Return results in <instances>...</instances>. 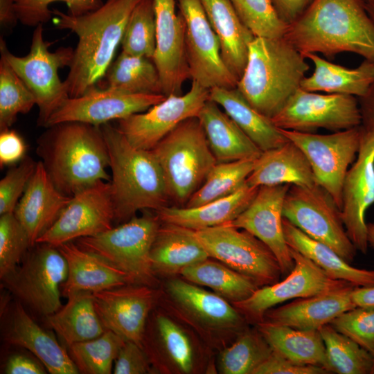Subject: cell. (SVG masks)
I'll return each instance as SVG.
<instances>
[{
	"mask_svg": "<svg viewBox=\"0 0 374 374\" xmlns=\"http://www.w3.org/2000/svg\"><path fill=\"white\" fill-rule=\"evenodd\" d=\"M283 37L303 55L348 52L374 63V21L362 0H313Z\"/></svg>",
	"mask_w": 374,
	"mask_h": 374,
	"instance_id": "6da1fadb",
	"label": "cell"
},
{
	"mask_svg": "<svg viewBox=\"0 0 374 374\" xmlns=\"http://www.w3.org/2000/svg\"><path fill=\"white\" fill-rule=\"evenodd\" d=\"M139 0H107L98 8L81 15L53 10L59 29L77 35L64 84L71 98L82 95L105 76L123 36L129 16Z\"/></svg>",
	"mask_w": 374,
	"mask_h": 374,
	"instance_id": "7a4b0ae2",
	"label": "cell"
},
{
	"mask_svg": "<svg viewBox=\"0 0 374 374\" xmlns=\"http://www.w3.org/2000/svg\"><path fill=\"white\" fill-rule=\"evenodd\" d=\"M37 153L55 187L73 196L98 181H110L109 156L100 126L64 122L48 127Z\"/></svg>",
	"mask_w": 374,
	"mask_h": 374,
	"instance_id": "3957f363",
	"label": "cell"
},
{
	"mask_svg": "<svg viewBox=\"0 0 374 374\" xmlns=\"http://www.w3.org/2000/svg\"><path fill=\"white\" fill-rule=\"evenodd\" d=\"M108 149L111 187L117 224L139 211H154L170 199L161 168L151 150L137 148L109 123L100 126Z\"/></svg>",
	"mask_w": 374,
	"mask_h": 374,
	"instance_id": "277c9868",
	"label": "cell"
},
{
	"mask_svg": "<svg viewBox=\"0 0 374 374\" xmlns=\"http://www.w3.org/2000/svg\"><path fill=\"white\" fill-rule=\"evenodd\" d=\"M309 64L284 37H255L237 89L257 111L271 118L300 88Z\"/></svg>",
	"mask_w": 374,
	"mask_h": 374,
	"instance_id": "5b68a950",
	"label": "cell"
},
{
	"mask_svg": "<svg viewBox=\"0 0 374 374\" xmlns=\"http://www.w3.org/2000/svg\"><path fill=\"white\" fill-rule=\"evenodd\" d=\"M158 304L189 326L217 353L250 324L231 303L181 276L161 280Z\"/></svg>",
	"mask_w": 374,
	"mask_h": 374,
	"instance_id": "8992f818",
	"label": "cell"
},
{
	"mask_svg": "<svg viewBox=\"0 0 374 374\" xmlns=\"http://www.w3.org/2000/svg\"><path fill=\"white\" fill-rule=\"evenodd\" d=\"M155 374H213L217 353L185 323L157 304L141 340Z\"/></svg>",
	"mask_w": 374,
	"mask_h": 374,
	"instance_id": "52a82bcc",
	"label": "cell"
},
{
	"mask_svg": "<svg viewBox=\"0 0 374 374\" xmlns=\"http://www.w3.org/2000/svg\"><path fill=\"white\" fill-rule=\"evenodd\" d=\"M151 151L161 168L170 201L180 207L217 163L197 117L182 121Z\"/></svg>",
	"mask_w": 374,
	"mask_h": 374,
	"instance_id": "ba28073f",
	"label": "cell"
},
{
	"mask_svg": "<svg viewBox=\"0 0 374 374\" xmlns=\"http://www.w3.org/2000/svg\"><path fill=\"white\" fill-rule=\"evenodd\" d=\"M143 212L117 226L73 242L127 274L134 283L159 287L161 280L152 271L150 251L161 221L155 211Z\"/></svg>",
	"mask_w": 374,
	"mask_h": 374,
	"instance_id": "9c48e42d",
	"label": "cell"
},
{
	"mask_svg": "<svg viewBox=\"0 0 374 374\" xmlns=\"http://www.w3.org/2000/svg\"><path fill=\"white\" fill-rule=\"evenodd\" d=\"M43 33V24L35 26L30 51L25 56L12 54L2 38L0 52L1 57L6 60L35 96L39 108L37 124L45 127L50 116L69 97L58 71L69 66L74 50L71 47H60L53 52L50 51L51 43L44 40Z\"/></svg>",
	"mask_w": 374,
	"mask_h": 374,
	"instance_id": "30bf717a",
	"label": "cell"
},
{
	"mask_svg": "<svg viewBox=\"0 0 374 374\" xmlns=\"http://www.w3.org/2000/svg\"><path fill=\"white\" fill-rule=\"evenodd\" d=\"M33 247L14 271L0 278L24 307L45 317L62 306L61 287L67 277V263L57 247L37 243Z\"/></svg>",
	"mask_w": 374,
	"mask_h": 374,
	"instance_id": "8fae6325",
	"label": "cell"
},
{
	"mask_svg": "<svg viewBox=\"0 0 374 374\" xmlns=\"http://www.w3.org/2000/svg\"><path fill=\"white\" fill-rule=\"evenodd\" d=\"M283 216L311 238L330 247L348 262L357 249L349 238L341 210L321 186L291 185L285 197Z\"/></svg>",
	"mask_w": 374,
	"mask_h": 374,
	"instance_id": "7c38bea8",
	"label": "cell"
},
{
	"mask_svg": "<svg viewBox=\"0 0 374 374\" xmlns=\"http://www.w3.org/2000/svg\"><path fill=\"white\" fill-rule=\"evenodd\" d=\"M195 231L209 257L251 278L259 287L278 282L282 272L276 256L250 232L229 223Z\"/></svg>",
	"mask_w": 374,
	"mask_h": 374,
	"instance_id": "4fadbf2b",
	"label": "cell"
},
{
	"mask_svg": "<svg viewBox=\"0 0 374 374\" xmlns=\"http://www.w3.org/2000/svg\"><path fill=\"white\" fill-rule=\"evenodd\" d=\"M271 120L282 130L315 133L323 128L338 132L362 125L358 98L321 94L299 88Z\"/></svg>",
	"mask_w": 374,
	"mask_h": 374,
	"instance_id": "5bb4252c",
	"label": "cell"
},
{
	"mask_svg": "<svg viewBox=\"0 0 374 374\" xmlns=\"http://www.w3.org/2000/svg\"><path fill=\"white\" fill-rule=\"evenodd\" d=\"M280 130L304 152L317 184L332 196L341 210L343 183L357 155L360 126L329 134Z\"/></svg>",
	"mask_w": 374,
	"mask_h": 374,
	"instance_id": "9a60e30c",
	"label": "cell"
},
{
	"mask_svg": "<svg viewBox=\"0 0 374 374\" xmlns=\"http://www.w3.org/2000/svg\"><path fill=\"white\" fill-rule=\"evenodd\" d=\"M186 24V51L190 75L203 87L237 88L238 80L225 64L219 39L201 0H177Z\"/></svg>",
	"mask_w": 374,
	"mask_h": 374,
	"instance_id": "2e32d148",
	"label": "cell"
},
{
	"mask_svg": "<svg viewBox=\"0 0 374 374\" xmlns=\"http://www.w3.org/2000/svg\"><path fill=\"white\" fill-rule=\"evenodd\" d=\"M289 251L294 266L283 280L260 287L249 298L232 303L251 326L261 322L268 310L287 300L353 285L331 278L314 262L290 247Z\"/></svg>",
	"mask_w": 374,
	"mask_h": 374,
	"instance_id": "e0dca14e",
	"label": "cell"
},
{
	"mask_svg": "<svg viewBox=\"0 0 374 374\" xmlns=\"http://www.w3.org/2000/svg\"><path fill=\"white\" fill-rule=\"evenodd\" d=\"M110 181H98L75 193L53 224L37 240L55 247L92 236L113 227Z\"/></svg>",
	"mask_w": 374,
	"mask_h": 374,
	"instance_id": "ac0fdd59",
	"label": "cell"
},
{
	"mask_svg": "<svg viewBox=\"0 0 374 374\" xmlns=\"http://www.w3.org/2000/svg\"><path fill=\"white\" fill-rule=\"evenodd\" d=\"M209 93L193 81L186 93L169 96L145 112L118 120L116 127L133 146L152 150L182 121L197 117Z\"/></svg>",
	"mask_w": 374,
	"mask_h": 374,
	"instance_id": "d6986e66",
	"label": "cell"
},
{
	"mask_svg": "<svg viewBox=\"0 0 374 374\" xmlns=\"http://www.w3.org/2000/svg\"><path fill=\"white\" fill-rule=\"evenodd\" d=\"M374 204V127L360 125L357 155L342 186L341 218L346 233L364 254L368 251L366 213Z\"/></svg>",
	"mask_w": 374,
	"mask_h": 374,
	"instance_id": "ffe728a7",
	"label": "cell"
},
{
	"mask_svg": "<svg viewBox=\"0 0 374 374\" xmlns=\"http://www.w3.org/2000/svg\"><path fill=\"white\" fill-rule=\"evenodd\" d=\"M166 98L163 94H135L96 85L82 95L69 97L50 116L45 127L64 122L100 126L148 110Z\"/></svg>",
	"mask_w": 374,
	"mask_h": 374,
	"instance_id": "44dd1931",
	"label": "cell"
},
{
	"mask_svg": "<svg viewBox=\"0 0 374 374\" xmlns=\"http://www.w3.org/2000/svg\"><path fill=\"white\" fill-rule=\"evenodd\" d=\"M93 296L104 328L141 346L148 317L158 304L159 287L130 283L93 292Z\"/></svg>",
	"mask_w": 374,
	"mask_h": 374,
	"instance_id": "7402d4cb",
	"label": "cell"
},
{
	"mask_svg": "<svg viewBox=\"0 0 374 374\" xmlns=\"http://www.w3.org/2000/svg\"><path fill=\"white\" fill-rule=\"evenodd\" d=\"M156 17V47L152 57L166 97L181 95L190 78L186 51V24L176 12L175 0H154Z\"/></svg>",
	"mask_w": 374,
	"mask_h": 374,
	"instance_id": "603a6c76",
	"label": "cell"
},
{
	"mask_svg": "<svg viewBox=\"0 0 374 374\" xmlns=\"http://www.w3.org/2000/svg\"><path fill=\"white\" fill-rule=\"evenodd\" d=\"M3 340L10 345L29 350L51 374L79 373L55 335L39 326L17 299L1 308Z\"/></svg>",
	"mask_w": 374,
	"mask_h": 374,
	"instance_id": "cb8c5ba5",
	"label": "cell"
},
{
	"mask_svg": "<svg viewBox=\"0 0 374 374\" xmlns=\"http://www.w3.org/2000/svg\"><path fill=\"white\" fill-rule=\"evenodd\" d=\"M290 186H260L248 207L229 223L263 242L276 256L282 275L289 274L294 266L283 228V206Z\"/></svg>",
	"mask_w": 374,
	"mask_h": 374,
	"instance_id": "d4e9b609",
	"label": "cell"
},
{
	"mask_svg": "<svg viewBox=\"0 0 374 374\" xmlns=\"http://www.w3.org/2000/svg\"><path fill=\"white\" fill-rule=\"evenodd\" d=\"M357 287L350 285L317 295L296 300L268 310L262 321L299 330H319L333 319L357 306L352 292Z\"/></svg>",
	"mask_w": 374,
	"mask_h": 374,
	"instance_id": "484cf974",
	"label": "cell"
},
{
	"mask_svg": "<svg viewBox=\"0 0 374 374\" xmlns=\"http://www.w3.org/2000/svg\"><path fill=\"white\" fill-rule=\"evenodd\" d=\"M71 198L55 187L42 162H37L14 211L28 235L31 247L53 224Z\"/></svg>",
	"mask_w": 374,
	"mask_h": 374,
	"instance_id": "4316f807",
	"label": "cell"
},
{
	"mask_svg": "<svg viewBox=\"0 0 374 374\" xmlns=\"http://www.w3.org/2000/svg\"><path fill=\"white\" fill-rule=\"evenodd\" d=\"M57 247L67 263V277L61 287L66 298L80 292L93 293L134 283L127 274L73 241Z\"/></svg>",
	"mask_w": 374,
	"mask_h": 374,
	"instance_id": "83f0119b",
	"label": "cell"
},
{
	"mask_svg": "<svg viewBox=\"0 0 374 374\" xmlns=\"http://www.w3.org/2000/svg\"><path fill=\"white\" fill-rule=\"evenodd\" d=\"M208 258L195 230L161 222L150 251L152 269L158 278L179 276L184 268Z\"/></svg>",
	"mask_w": 374,
	"mask_h": 374,
	"instance_id": "f1b7e54d",
	"label": "cell"
},
{
	"mask_svg": "<svg viewBox=\"0 0 374 374\" xmlns=\"http://www.w3.org/2000/svg\"><path fill=\"white\" fill-rule=\"evenodd\" d=\"M246 184L249 186L290 184L313 186L317 182L304 152L292 141L262 152Z\"/></svg>",
	"mask_w": 374,
	"mask_h": 374,
	"instance_id": "f546056e",
	"label": "cell"
},
{
	"mask_svg": "<svg viewBox=\"0 0 374 374\" xmlns=\"http://www.w3.org/2000/svg\"><path fill=\"white\" fill-rule=\"evenodd\" d=\"M259 187L247 184L235 193L192 208L165 206L155 211L161 222L198 231L231 223L250 204Z\"/></svg>",
	"mask_w": 374,
	"mask_h": 374,
	"instance_id": "4dcf8cb0",
	"label": "cell"
},
{
	"mask_svg": "<svg viewBox=\"0 0 374 374\" xmlns=\"http://www.w3.org/2000/svg\"><path fill=\"white\" fill-rule=\"evenodd\" d=\"M201 1L219 39L222 59L239 81L247 66L249 44L256 36L242 21L229 0Z\"/></svg>",
	"mask_w": 374,
	"mask_h": 374,
	"instance_id": "1f68e13d",
	"label": "cell"
},
{
	"mask_svg": "<svg viewBox=\"0 0 374 374\" xmlns=\"http://www.w3.org/2000/svg\"><path fill=\"white\" fill-rule=\"evenodd\" d=\"M217 163L257 159L262 153L235 122L208 100L197 116Z\"/></svg>",
	"mask_w": 374,
	"mask_h": 374,
	"instance_id": "d6a6232c",
	"label": "cell"
},
{
	"mask_svg": "<svg viewBox=\"0 0 374 374\" xmlns=\"http://www.w3.org/2000/svg\"><path fill=\"white\" fill-rule=\"evenodd\" d=\"M314 64V71L305 76L300 87L308 91L364 96L374 82V63L364 60L356 68L350 69L320 57L317 53L303 55Z\"/></svg>",
	"mask_w": 374,
	"mask_h": 374,
	"instance_id": "836d02e7",
	"label": "cell"
},
{
	"mask_svg": "<svg viewBox=\"0 0 374 374\" xmlns=\"http://www.w3.org/2000/svg\"><path fill=\"white\" fill-rule=\"evenodd\" d=\"M209 100L220 105L262 152L288 141L271 118L254 109L237 88H212Z\"/></svg>",
	"mask_w": 374,
	"mask_h": 374,
	"instance_id": "e575fe53",
	"label": "cell"
},
{
	"mask_svg": "<svg viewBox=\"0 0 374 374\" xmlns=\"http://www.w3.org/2000/svg\"><path fill=\"white\" fill-rule=\"evenodd\" d=\"M283 228L287 245L311 260L331 278L357 287L374 285V270L351 266L330 247L311 238L285 217Z\"/></svg>",
	"mask_w": 374,
	"mask_h": 374,
	"instance_id": "d590c367",
	"label": "cell"
},
{
	"mask_svg": "<svg viewBox=\"0 0 374 374\" xmlns=\"http://www.w3.org/2000/svg\"><path fill=\"white\" fill-rule=\"evenodd\" d=\"M67 299L64 306L44 317L46 326L67 347L96 338L105 332L95 308L93 293L80 292Z\"/></svg>",
	"mask_w": 374,
	"mask_h": 374,
	"instance_id": "8d00e7d4",
	"label": "cell"
},
{
	"mask_svg": "<svg viewBox=\"0 0 374 374\" xmlns=\"http://www.w3.org/2000/svg\"><path fill=\"white\" fill-rule=\"evenodd\" d=\"M256 326L273 351L295 363L326 370V347L319 330H299L266 321Z\"/></svg>",
	"mask_w": 374,
	"mask_h": 374,
	"instance_id": "74e56055",
	"label": "cell"
},
{
	"mask_svg": "<svg viewBox=\"0 0 374 374\" xmlns=\"http://www.w3.org/2000/svg\"><path fill=\"white\" fill-rule=\"evenodd\" d=\"M179 276L210 288L231 303L249 298L260 287L251 278L211 257L184 268Z\"/></svg>",
	"mask_w": 374,
	"mask_h": 374,
	"instance_id": "f35d334b",
	"label": "cell"
},
{
	"mask_svg": "<svg viewBox=\"0 0 374 374\" xmlns=\"http://www.w3.org/2000/svg\"><path fill=\"white\" fill-rule=\"evenodd\" d=\"M104 77L106 87L128 93L163 94L159 73L151 58L122 51Z\"/></svg>",
	"mask_w": 374,
	"mask_h": 374,
	"instance_id": "ab89813d",
	"label": "cell"
},
{
	"mask_svg": "<svg viewBox=\"0 0 374 374\" xmlns=\"http://www.w3.org/2000/svg\"><path fill=\"white\" fill-rule=\"evenodd\" d=\"M249 325L229 346L216 355L220 374H253L273 350L256 326Z\"/></svg>",
	"mask_w": 374,
	"mask_h": 374,
	"instance_id": "60d3db41",
	"label": "cell"
},
{
	"mask_svg": "<svg viewBox=\"0 0 374 374\" xmlns=\"http://www.w3.org/2000/svg\"><path fill=\"white\" fill-rule=\"evenodd\" d=\"M319 331L326 347V370L329 373H374V357L355 341L330 324L321 326Z\"/></svg>",
	"mask_w": 374,
	"mask_h": 374,
	"instance_id": "b9f144b4",
	"label": "cell"
},
{
	"mask_svg": "<svg viewBox=\"0 0 374 374\" xmlns=\"http://www.w3.org/2000/svg\"><path fill=\"white\" fill-rule=\"evenodd\" d=\"M256 160L217 163L184 207H196L235 193L246 184Z\"/></svg>",
	"mask_w": 374,
	"mask_h": 374,
	"instance_id": "7bdbcfd3",
	"label": "cell"
},
{
	"mask_svg": "<svg viewBox=\"0 0 374 374\" xmlns=\"http://www.w3.org/2000/svg\"><path fill=\"white\" fill-rule=\"evenodd\" d=\"M125 340L111 330L100 336L68 346V353L79 373L110 374Z\"/></svg>",
	"mask_w": 374,
	"mask_h": 374,
	"instance_id": "ee69618b",
	"label": "cell"
},
{
	"mask_svg": "<svg viewBox=\"0 0 374 374\" xmlns=\"http://www.w3.org/2000/svg\"><path fill=\"white\" fill-rule=\"evenodd\" d=\"M123 51L152 59L156 47L154 0H139L127 19L121 40Z\"/></svg>",
	"mask_w": 374,
	"mask_h": 374,
	"instance_id": "f6af8a7d",
	"label": "cell"
},
{
	"mask_svg": "<svg viewBox=\"0 0 374 374\" xmlns=\"http://www.w3.org/2000/svg\"><path fill=\"white\" fill-rule=\"evenodd\" d=\"M36 105L35 96L17 73L0 59V131L9 129L17 115L27 114Z\"/></svg>",
	"mask_w": 374,
	"mask_h": 374,
	"instance_id": "bcb514c9",
	"label": "cell"
},
{
	"mask_svg": "<svg viewBox=\"0 0 374 374\" xmlns=\"http://www.w3.org/2000/svg\"><path fill=\"white\" fill-rule=\"evenodd\" d=\"M256 37H283L287 25L277 16L270 0H229Z\"/></svg>",
	"mask_w": 374,
	"mask_h": 374,
	"instance_id": "7dc6e473",
	"label": "cell"
},
{
	"mask_svg": "<svg viewBox=\"0 0 374 374\" xmlns=\"http://www.w3.org/2000/svg\"><path fill=\"white\" fill-rule=\"evenodd\" d=\"M31 248L28 235L14 213L0 217V278L14 271Z\"/></svg>",
	"mask_w": 374,
	"mask_h": 374,
	"instance_id": "c3c4849f",
	"label": "cell"
},
{
	"mask_svg": "<svg viewBox=\"0 0 374 374\" xmlns=\"http://www.w3.org/2000/svg\"><path fill=\"white\" fill-rule=\"evenodd\" d=\"M61 1L66 4L69 12L81 15L94 10L103 5L101 0H14L19 21L28 26H37L51 19L53 3Z\"/></svg>",
	"mask_w": 374,
	"mask_h": 374,
	"instance_id": "681fc988",
	"label": "cell"
},
{
	"mask_svg": "<svg viewBox=\"0 0 374 374\" xmlns=\"http://www.w3.org/2000/svg\"><path fill=\"white\" fill-rule=\"evenodd\" d=\"M329 324L374 357V308L356 307L344 312Z\"/></svg>",
	"mask_w": 374,
	"mask_h": 374,
	"instance_id": "f907efd6",
	"label": "cell"
},
{
	"mask_svg": "<svg viewBox=\"0 0 374 374\" xmlns=\"http://www.w3.org/2000/svg\"><path fill=\"white\" fill-rule=\"evenodd\" d=\"M37 163L30 157H24L19 164L9 170L0 181V215L14 213Z\"/></svg>",
	"mask_w": 374,
	"mask_h": 374,
	"instance_id": "816d5d0a",
	"label": "cell"
},
{
	"mask_svg": "<svg viewBox=\"0 0 374 374\" xmlns=\"http://www.w3.org/2000/svg\"><path fill=\"white\" fill-rule=\"evenodd\" d=\"M114 363V374H155L142 347L131 341H125Z\"/></svg>",
	"mask_w": 374,
	"mask_h": 374,
	"instance_id": "f5cc1de1",
	"label": "cell"
},
{
	"mask_svg": "<svg viewBox=\"0 0 374 374\" xmlns=\"http://www.w3.org/2000/svg\"><path fill=\"white\" fill-rule=\"evenodd\" d=\"M325 368L314 365L295 363L272 351L253 374H328Z\"/></svg>",
	"mask_w": 374,
	"mask_h": 374,
	"instance_id": "db71d44e",
	"label": "cell"
},
{
	"mask_svg": "<svg viewBox=\"0 0 374 374\" xmlns=\"http://www.w3.org/2000/svg\"><path fill=\"white\" fill-rule=\"evenodd\" d=\"M26 145L21 137L14 130L1 131L0 165L12 164L24 157Z\"/></svg>",
	"mask_w": 374,
	"mask_h": 374,
	"instance_id": "11a10c76",
	"label": "cell"
},
{
	"mask_svg": "<svg viewBox=\"0 0 374 374\" xmlns=\"http://www.w3.org/2000/svg\"><path fill=\"white\" fill-rule=\"evenodd\" d=\"M313 0H270L279 19L285 24L294 22Z\"/></svg>",
	"mask_w": 374,
	"mask_h": 374,
	"instance_id": "9f6ffc18",
	"label": "cell"
},
{
	"mask_svg": "<svg viewBox=\"0 0 374 374\" xmlns=\"http://www.w3.org/2000/svg\"><path fill=\"white\" fill-rule=\"evenodd\" d=\"M4 371L7 374H45L47 371L40 362L21 354H14L7 359Z\"/></svg>",
	"mask_w": 374,
	"mask_h": 374,
	"instance_id": "6f0895ef",
	"label": "cell"
},
{
	"mask_svg": "<svg viewBox=\"0 0 374 374\" xmlns=\"http://www.w3.org/2000/svg\"><path fill=\"white\" fill-rule=\"evenodd\" d=\"M362 115V125L374 127V82L367 93L358 98Z\"/></svg>",
	"mask_w": 374,
	"mask_h": 374,
	"instance_id": "680465c9",
	"label": "cell"
},
{
	"mask_svg": "<svg viewBox=\"0 0 374 374\" xmlns=\"http://www.w3.org/2000/svg\"><path fill=\"white\" fill-rule=\"evenodd\" d=\"M18 17L14 0H0V24L3 29H12L17 24Z\"/></svg>",
	"mask_w": 374,
	"mask_h": 374,
	"instance_id": "91938a15",
	"label": "cell"
},
{
	"mask_svg": "<svg viewBox=\"0 0 374 374\" xmlns=\"http://www.w3.org/2000/svg\"><path fill=\"white\" fill-rule=\"evenodd\" d=\"M352 299L357 307L374 308V285L355 287L352 292Z\"/></svg>",
	"mask_w": 374,
	"mask_h": 374,
	"instance_id": "94428289",
	"label": "cell"
},
{
	"mask_svg": "<svg viewBox=\"0 0 374 374\" xmlns=\"http://www.w3.org/2000/svg\"><path fill=\"white\" fill-rule=\"evenodd\" d=\"M367 238L368 246L374 249V223H367Z\"/></svg>",
	"mask_w": 374,
	"mask_h": 374,
	"instance_id": "6125c7cd",
	"label": "cell"
},
{
	"mask_svg": "<svg viewBox=\"0 0 374 374\" xmlns=\"http://www.w3.org/2000/svg\"><path fill=\"white\" fill-rule=\"evenodd\" d=\"M364 6L368 14L374 21V0H368L364 3Z\"/></svg>",
	"mask_w": 374,
	"mask_h": 374,
	"instance_id": "be15d7a7",
	"label": "cell"
},
{
	"mask_svg": "<svg viewBox=\"0 0 374 374\" xmlns=\"http://www.w3.org/2000/svg\"><path fill=\"white\" fill-rule=\"evenodd\" d=\"M364 3L367 2L368 0H362Z\"/></svg>",
	"mask_w": 374,
	"mask_h": 374,
	"instance_id": "e7e4bbea",
	"label": "cell"
}]
</instances>
